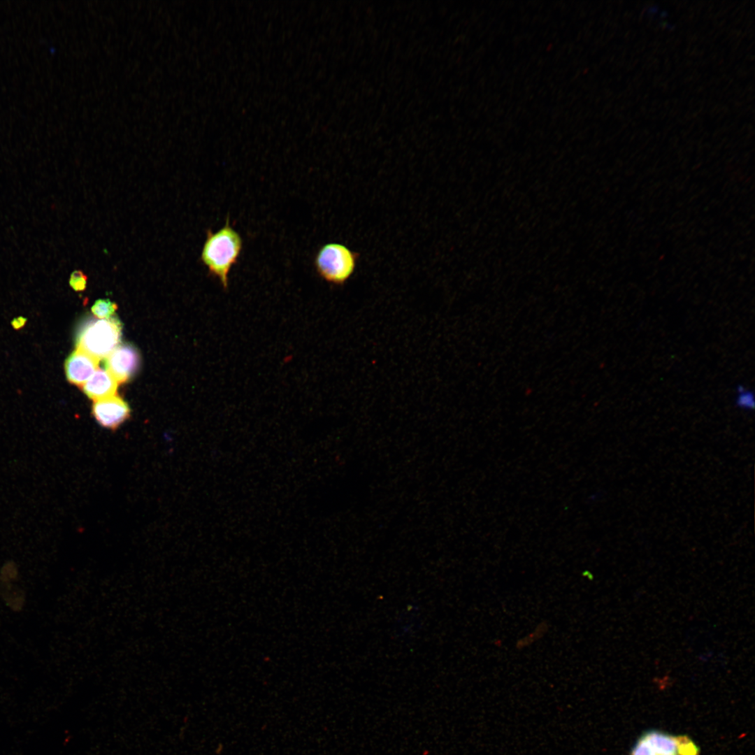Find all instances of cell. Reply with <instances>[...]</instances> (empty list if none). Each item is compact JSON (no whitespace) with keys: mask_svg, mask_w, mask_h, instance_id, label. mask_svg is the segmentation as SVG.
I'll return each mask as SVG.
<instances>
[{"mask_svg":"<svg viewBox=\"0 0 755 755\" xmlns=\"http://www.w3.org/2000/svg\"><path fill=\"white\" fill-rule=\"evenodd\" d=\"M20 571L13 560L6 561L0 568V582H17Z\"/></svg>","mask_w":755,"mask_h":755,"instance_id":"11","label":"cell"},{"mask_svg":"<svg viewBox=\"0 0 755 755\" xmlns=\"http://www.w3.org/2000/svg\"><path fill=\"white\" fill-rule=\"evenodd\" d=\"M240 234L227 218L224 226L216 232L208 230L201 259L213 276L218 278L223 288L229 286V274L238 262L243 250Z\"/></svg>","mask_w":755,"mask_h":755,"instance_id":"1","label":"cell"},{"mask_svg":"<svg viewBox=\"0 0 755 755\" xmlns=\"http://www.w3.org/2000/svg\"><path fill=\"white\" fill-rule=\"evenodd\" d=\"M17 582H0V598L13 612H21L27 601V594Z\"/></svg>","mask_w":755,"mask_h":755,"instance_id":"9","label":"cell"},{"mask_svg":"<svg viewBox=\"0 0 755 755\" xmlns=\"http://www.w3.org/2000/svg\"><path fill=\"white\" fill-rule=\"evenodd\" d=\"M117 305L109 299H99L92 307V311L98 319H108L115 313Z\"/></svg>","mask_w":755,"mask_h":755,"instance_id":"10","label":"cell"},{"mask_svg":"<svg viewBox=\"0 0 755 755\" xmlns=\"http://www.w3.org/2000/svg\"><path fill=\"white\" fill-rule=\"evenodd\" d=\"M92 413L99 425L115 431L129 419L131 410L124 399L115 395L95 401Z\"/></svg>","mask_w":755,"mask_h":755,"instance_id":"6","label":"cell"},{"mask_svg":"<svg viewBox=\"0 0 755 755\" xmlns=\"http://www.w3.org/2000/svg\"><path fill=\"white\" fill-rule=\"evenodd\" d=\"M122 330V324L116 317L88 318L77 329L76 349L98 360L106 358L120 345Z\"/></svg>","mask_w":755,"mask_h":755,"instance_id":"2","label":"cell"},{"mask_svg":"<svg viewBox=\"0 0 755 755\" xmlns=\"http://www.w3.org/2000/svg\"><path fill=\"white\" fill-rule=\"evenodd\" d=\"M118 384L106 370L98 368L82 388L83 392L95 401L117 395Z\"/></svg>","mask_w":755,"mask_h":755,"instance_id":"8","label":"cell"},{"mask_svg":"<svg viewBox=\"0 0 755 755\" xmlns=\"http://www.w3.org/2000/svg\"><path fill=\"white\" fill-rule=\"evenodd\" d=\"M99 361L96 358L76 349L68 356L64 363L68 381L82 387L96 371Z\"/></svg>","mask_w":755,"mask_h":755,"instance_id":"7","label":"cell"},{"mask_svg":"<svg viewBox=\"0 0 755 755\" xmlns=\"http://www.w3.org/2000/svg\"><path fill=\"white\" fill-rule=\"evenodd\" d=\"M140 354L135 347L120 344L106 358V371L119 383L129 380L140 366Z\"/></svg>","mask_w":755,"mask_h":755,"instance_id":"5","label":"cell"},{"mask_svg":"<svg viewBox=\"0 0 755 755\" xmlns=\"http://www.w3.org/2000/svg\"><path fill=\"white\" fill-rule=\"evenodd\" d=\"M26 322H27L26 318H24L23 317H18L17 318H15L12 321L11 324H12V326H13L14 329H21L22 327H23L24 326Z\"/></svg>","mask_w":755,"mask_h":755,"instance_id":"15","label":"cell"},{"mask_svg":"<svg viewBox=\"0 0 755 755\" xmlns=\"http://www.w3.org/2000/svg\"><path fill=\"white\" fill-rule=\"evenodd\" d=\"M359 258L360 254L346 245L329 242L319 248L313 263L322 279L331 285L342 286L354 273Z\"/></svg>","mask_w":755,"mask_h":755,"instance_id":"3","label":"cell"},{"mask_svg":"<svg viewBox=\"0 0 755 755\" xmlns=\"http://www.w3.org/2000/svg\"><path fill=\"white\" fill-rule=\"evenodd\" d=\"M735 403L740 408L753 409L754 407L753 393L743 387H738L735 396Z\"/></svg>","mask_w":755,"mask_h":755,"instance_id":"12","label":"cell"},{"mask_svg":"<svg viewBox=\"0 0 755 755\" xmlns=\"http://www.w3.org/2000/svg\"><path fill=\"white\" fill-rule=\"evenodd\" d=\"M547 630V625L546 623H540L532 633L528 634L526 637H524L525 638H522L517 642V647L522 649L532 644L534 641L541 638L546 633Z\"/></svg>","mask_w":755,"mask_h":755,"instance_id":"13","label":"cell"},{"mask_svg":"<svg viewBox=\"0 0 755 755\" xmlns=\"http://www.w3.org/2000/svg\"><path fill=\"white\" fill-rule=\"evenodd\" d=\"M683 738L656 730L648 731L638 739L631 755H682Z\"/></svg>","mask_w":755,"mask_h":755,"instance_id":"4","label":"cell"},{"mask_svg":"<svg viewBox=\"0 0 755 755\" xmlns=\"http://www.w3.org/2000/svg\"><path fill=\"white\" fill-rule=\"evenodd\" d=\"M87 275L80 270L74 271L70 276L69 285L76 292L84 291L87 285Z\"/></svg>","mask_w":755,"mask_h":755,"instance_id":"14","label":"cell"}]
</instances>
